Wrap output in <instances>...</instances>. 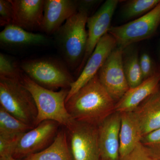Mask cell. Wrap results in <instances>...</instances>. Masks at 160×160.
<instances>
[{"instance_id": "cell-1", "label": "cell", "mask_w": 160, "mask_h": 160, "mask_svg": "<svg viewBox=\"0 0 160 160\" xmlns=\"http://www.w3.org/2000/svg\"><path fill=\"white\" fill-rule=\"evenodd\" d=\"M116 104L97 74L66 101V106L74 121L98 126L115 112Z\"/></svg>"}, {"instance_id": "cell-2", "label": "cell", "mask_w": 160, "mask_h": 160, "mask_svg": "<svg viewBox=\"0 0 160 160\" xmlns=\"http://www.w3.org/2000/svg\"><path fill=\"white\" fill-rule=\"evenodd\" d=\"M89 14L87 10L78 9L53 34L57 49L69 70H78L84 58L88 39L86 26Z\"/></svg>"}, {"instance_id": "cell-3", "label": "cell", "mask_w": 160, "mask_h": 160, "mask_svg": "<svg viewBox=\"0 0 160 160\" xmlns=\"http://www.w3.org/2000/svg\"><path fill=\"white\" fill-rule=\"evenodd\" d=\"M22 82L31 93L35 102L38 111L35 126L46 120L55 121L65 128L71 125L74 120L66 106L69 89L58 91L46 89L30 79L25 73L22 76Z\"/></svg>"}, {"instance_id": "cell-4", "label": "cell", "mask_w": 160, "mask_h": 160, "mask_svg": "<svg viewBox=\"0 0 160 160\" xmlns=\"http://www.w3.org/2000/svg\"><path fill=\"white\" fill-rule=\"evenodd\" d=\"M0 104L20 121L35 127L37 109L34 99L22 79L0 77Z\"/></svg>"}, {"instance_id": "cell-5", "label": "cell", "mask_w": 160, "mask_h": 160, "mask_svg": "<svg viewBox=\"0 0 160 160\" xmlns=\"http://www.w3.org/2000/svg\"><path fill=\"white\" fill-rule=\"evenodd\" d=\"M20 67L30 79L50 90L69 89L75 81L65 63L52 58L26 60Z\"/></svg>"}, {"instance_id": "cell-6", "label": "cell", "mask_w": 160, "mask_h": 160, "mask_svg": "<svg viewBox=\"0 0 160 160\" xmlns=\"http://www.w3.org/2000/svg\"><path fill=\"white\" fill-rule=\"evenodd\" d=\"M160 26V2L146 14L122 26H111L108 33L115 39L117 46L126 47L152 37Z\"/></svg>"}, {"instance_id": "cell-7", "label": "cell", "mask_w": 160, "mask_h": 160, "mask_svg": "<svg viewBox=\"0 0 160 160\" xmlns=\"http://www.w3.org/2000/svg\"><path fill=\"white\" fill-rule=\"evenodd\" d=\"M65 128L73 160H101L98 126L74 120Z\"/></svg>"}, {"instance_id": "cell-8", "label": "cell", "mask_w": 160, "mask_h": 160, "mask_svg": "<svg viewBox=\"0 0 160 160\" xmlns=\"http://www.w3.org/2000/svg\"><path fill=\"white\" fill-rule=\"evenodd\" d=\"M59 123L46 120L20 137L13 145L11 157L22 160L46 149L54 141L59 131Z\"/></svg>"}, {"instance_id": "cell-9", "label": "cell", "mask_w": 160, "mask_h": 160, "mask_svg": "<svg viewBox=\"0 0 160 160\" xmlns=\"http://www.w3.org/2000/svg\"><path fill=\"white\" fill-rule=\"evenodd\" d=\"M122 53V49L116 47L98 73L100 82L116 103L130 88L123 69Z\"/></svg>"}, {"instance_id": "cell-10", "label": "cell", "mask_w": 160, "mask_h": 160, "mask_svg": "<svg viewBox=\"0 0 160 160\" xmlns=\"http://www.w3.org/2000/svg\"><path fill=\"white\" fill-rule=\"evenodd\" d=\"M119 1L107 0L87 20L88 39L85 56L78 72H82L102 38L108 32L112 19Z\"/></svg>"}, {"instance_id": "cell-11", "label": "cell", "mask_w": 160, "mask_h": 160, "mask_svg": "<svg viewBox=\"0 0 160 160\" xmlns=\"http://www.w3.org/2000/svg\"><path fill=\"white\" fill-rule=\"evenodd\" d=\"M117 47L116 41L108 32L101 38L79 76L70 86L66 101L98 74L109 55Z\"/></svg>"}, {"instance_id": "cell-12", "label": "cell", "mask_w": 160, "mask_h": 160, "mask_svg": "<svg viewBox=\"0 0 160 160\" xmlns=\"http://www.w3.org/2000/svg\"><path fill=\"white\" fill-rule=\"evenodd\" d=\"M121 113L114 112L98 126L101 160H119Z\"/></svg>"}, {"instance_id": "cell-13", "label": "cell", "mask_w": 160, "mask_h": 160, "mask_svg": "<svg viewBox=\"0 0 160 160\" xmlns=\"http://www.w3.org/2000/svg\"><path fill=\"white\" fill-rule=\"evenodd\" d=\"M13 9L12 24L27 31L41 30L45 0H11Z\"/></svg>"}, {"instance_id": "cell-14", "label": "cell", "mask_w": 160, "mask_h": 160, "mask_svg": "<svg viewBox=\"0 0 160 160\" xmlns=\"http://www.w3.org/2000/svg\"><path fill=\"white\" fill-rule=\"evenodd\" d=\"M78 11V1L45 0L44 17L41 31L54 34L69 18Z\"/></svg>"}, {"instance_id": "cell-15", "label": "cell", "mask_w": 160, "mask_h": 160, "mask_svg": "<svg viewBox=\"0 0 160 160\" xmlns=\"http://www.w3.org/2000/svg\"><path fill=\"white\" fill-rule=\"evenodd\" d=\"M160 87V73L144 80L134 88H129L116 104L115 111L120 113L133 112Z\"/></svg>"}, {"instance_id": "cell-16", "label": "cell", "mask_w": 160, "mask_h": 160, "mask_svg": "<svg viewBox=\"0 0 160 160\" xmlns=\"http://www.w3.org/2000/svg\"><path fill=\"white\" fill-rule=\"evenodd\" d=\"M49 40L45 35L34 33L12 24L5 26L0 32V43L5 48H24L46 45Z\"/></svg>"}, {"instance_id": "cell-17", "label": "cell", "mask_w": 160, "mask_h": 160, "mask_svg": "<svg viewBox=\"0 0 160 160\" xmlns=\"http://www.w3.org/2000/svg\"><path fill=\"white\" fill-rule=\"evenodd\" d=\"M133 113L143 135L160 128V87L138 106Z\"/></svg>"}, {"instance_id": "cell-18", "label": "cell", "mask_w": 160, "mask_h": 160, "mask_svg": "<svg viewBox=\"0 0 160 160\" xmlns=\"http://www.w3.org/2000/svg\"><path fill=\"white\" fill-rule=\"evenodd\" d=\"M120 156L131 152L141 142L143 135L138 121L133 112L121 113Z\"/></svg>"}, {"instance_id": "cell-19", "label": "cell", "mask_w": 160, "mask_h": 160, "mask_svg": "<svg viewBox=\"0 0 160 160\" xmlns=\"http://www.w3.org/2000/svg\"><path fill=\"white\" fill-rule=\"evenodd\" d=\"M22 160H73L65 127L59 129L54 141L47 148Z\"/></svg>"}, {"instance_id": "cell-20", "label": "cell", "mask_w": 160, "mask_h": 160, "mask_svg": "<svg viewBox=\"0 0 160 160\" xmlns=\"http://www.w3.org/2000/svg\"><path fill=\"white\" fill-rule=\"evenodd\" d=\"M33 128L15 117L0 106V138L17 141Z\"/></svg>"}, {"instance_id": "cell-21", "label": "cell", "mask_w": 160, "mask_h": 160, "mask_svg": "<svg viewBox=\"0 0 160 160\" xmlns=\"http://www.w3.org/2000/svg\"><path fill=\"white\" fill-rule=\"evenodd\" d=\"M122 62L123 69L129 88H134L141 84L143 80L138 52L133 45L123 49Z\"/></svg>"}, {"instance_id": "cell-22", "label": "cell", "mask_w": 160, "mask_h": 160, "mask_svg": "<svg viewBox=\"0 0 160 160\" xmlns=\"http://www.w3.org/2000/svg\"><path fill=\"white\" fill-rule=\"evenodd\" d=\"M160 0H130L126 2L122 10L123 19L131 20L143 16L154 9Z\"/></svg>"}, {"instance_id": "cell-23", "label": "cell", "mask_w": 160, "mask_h": 160, "mask_svg": "<svg viewBox=\"0 0 160 160\" xmlns=\"http://www.w3.org/2000/svg\"><path fill=\"white\" fill-rule=\"evenodd\" d=\"M20 66L12 58L0 53V77L22 79L23 74Z\"/></svg>"}, {"instance_id": "cell-24", "label": "cell", "mask_w": 160, "mask_h": 160, "mask_svg": "<svg viewBox=\"0 0 160 160\" xmlns=\"http://www.w3.org/2000/svg\"><path fill=\"white\" fill-rule=\"evenodd\" d=\"M141 142L151 157L160 160V128L143 136Z\"/></svg>"}, {"instance_id": "cell-25", "label": "cell", "mask_w": 160, "mask_h": 160, "mask_svg": "<svg viewBox=\"0 0 160 160\" xmlns=\"http://www.w3.org/2000/svg\"><path fill=\"white\" fill-rule=\"evenodd\" d=\"M140 68L143 81L160 73V65L148 53L143 52L139 56Z\"/></svg>"}, {"instance_id": "cell-26", "label": "cell", "mask_w": 160, "mask_h": 160, "mask_svg": "<svg viewBox=\"0 0 160 160\" xmlns=\"http://www.w3.org/2000/svg\"><path fill=\"white\" fill-rule=\"evenodd\" d=\"M13 9L11 0L0 1V25L6 26L12 22Z\"/></svg>"}, {"instance_id": "cell-27", "label": "cell", "mask_w": 160, "mask_h": 160, "mask_svg": "<svg viewBox=\"0 0 160 160\" xmlns=\"http://www.w3.org/2000/svg\"><path fill=\"white\" fill-rule=\"evenodd\" d=\"M119 160H156L150 156L141 142L129 153L121 158Z\"/></svg>"}, {"instance_id": "cell-28", "label": "cell", "mask_w": 160, "mask_h": 160, "mask_svg": "<svg viewBox=\"0 0 160 160\" xmlns=\"http://www.w3.org/2000/svg\"><path fill=\"white\" fill-rule=\"evenodd\" d=\"M0 160H21L17 159L11 156L5 157L0 158Z\"/></svg>"}, {"instance_id": "cell-29", "label": "cell", "mask_w": 160, "mask_h": 160, "mask_svg": "<svg viewBox=\"0 0 160 160\" xmlns=\"http://www.w3.org/2000/svg\"><path fill=\"white\" fill-rule=\"evenodd\" d=\"M158 62L160 65V42L159 43V45L158 50Z\"/></svg>"}]
</instances>
